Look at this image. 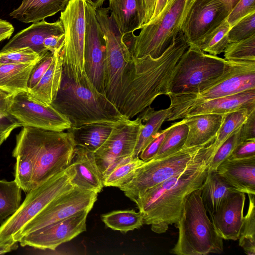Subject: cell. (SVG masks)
Segmentation results:
<instances>
[{
    "label": "cell",
    "instance_id": "cell-1",
    "mask_svg": "<svg viewBox=\"0 0 255 255\" xmlns=\"http://www.w3.org/2000/svg\"><path fill=\"white\" fill-rule=\"evenodd\" d=\"M188 47L180 32L157 58L132 56L125 69L115 103L124 117L131 119L158 96L170 93L176 66Z\"/></svg>",
    "mask_w": 255,
    "mask_h": 255
},
{
    "label": "cell",
    "instance_id": "cell-2",
    "mask_svg": "<svg viewBox=\"0 0 255 255\" xmlns=\"http://www.w3.org/2000/svg\"><path fill=\"white\" fill-rule=\"evenodd\" d=\"M210 155L191 164L184 170L150 188L135 203L144 224L157 234L165 232L179 220L188 196L201 188L207 176Z\"/></svg>",
    "mask_w": 255,
    "mask_h": 255
},
{
    "label": "cell",
    "instance_id": "cell-3",
    "mask_svg": "<svg viewBox=\"0 0 255 255\" xmlns=\"http://www.w3.org/2000/svg\"><path fill=\"white\" fill-rule=\"evenodd\" d=\"M51 105L70 121L71 127L114 124L125 118L106 95L96 89L86 73L79 81L68 78L63 73L61 87Z\"/></svg>",
    "mask_w": 255,
    "mask_h": 255
},
{
    "label": "cell",
    "instance_id": "cell-4",
    "mask_svg": "<svg viewBox=\"0 0 255 255\" xmlns=\"http://www.w3.org/2000/svg\"><path fill=\"white\" fill-rule=\"evenodd\" d=\"M76 145L71 128L63 131L22 127L16 135L14 148L34 158L32 189L69 166Z\"/></svg>",
    "mask_w": 255,
    "mask_h": 255
},
{
    "label": "cell",
    "instance_id": "cell-5",
    "mask_svg": "<svg viewBox=\"0 0 255 255\" xmlns=\"http://www.w3.org/2000/svg\"><path fill=\"white\" fill-rule=\"evenodd\" d=\"M177 242L170 253L177 255L222 254L223 239L216 232L201 198V188L192 192L184 205L179 220Z\"/></svg>",
    "mask_w": 255,
    "mask_h": 255
},
{
    "label": "cell",
    "instance_id": "cell-6",
    "mask_svg": "<svg viewBox=\"0 0 255 255\" xmlns=\"http://www.w3.org/2000/svg\"><path fill=\"white\" fill-rule=\"evenodd\" d=\"M255 89V61L228 60L224 72L195 92L171 94L170 113L166 121L180 119L187 111L204 102Z\"/></svg>",
    "mask_w": 255,
    "mask_h": 255
},
{
    "label": "cell",
    "instance_id": "cell-7",
    "mask_svg": "<svg viewBox=\"0 0 255 255\" xmlns=\"http://www.w3.org/2000/svg\"><path fill=\"white\" fill-rule=\"evenodd\" d=\"M196 0H175L161 15L143 25L138 36L133 32L124 35L132 55L160 56L181 32L186 16Z\"/></svg>",
    "mask_w": 255,
    "mask_h": 255
},
{
    "label": "cell",
    "instance_id": "cell-8",
    "mask_svg": "<svg viewBox=\"0 0 255 255\" xmlns=\"http://www.w3.org/2000/svg\"><path fill=\"white\" fill-rule=\"evenodd\" d=\"M75 173L71 163L64 170L26 193L18 209L0 226V247L15 244L14 237L27 223L52 201L74 188L71 179Z\"/></svg>",
    "mask_w": 255,
    "mask_h": 255
},
{
    "label": "cell",
    "instance_id": "cell-9",
    "mask_svg": "<svg viewBox=\"0 0 255 255\" xmlns=\"http://www.w3.org/2000/svg\"><path fill=\"white\" fill-rule=\"evenodd\" d=\"M209 144L183 146L167 156L144 162L136 170L132 179L120 190L135 203L147 190L181 172L191 164L211 156L207 149Z\"/></svg>",
    "mask_w": 255,
    "mask_h": 255
},
{
    "label": "cell",
    "instance_id": "cell-10",
    "mask_svg": "<svg viewBox=\"0 0 255 255\" xmlns=\"http://www.w3.org/2000/svg\"><path fill=\"white\" fill-rule=\"evenodd\" d=\"M228 60L189 46L176 66L170 85L171 94L195 92L225 71Z\"/></svg>",
    "mask_w": 255,
    "mask_h": 255
},
{
    "label": "cell",
    "instance_id": "cell-11",
    "mask_svg": "<svg viewBox=\"0 0 255 255\" xmlns=\"http://www.w3.org/2000/svg\"><path fill=\"white\" fill-rule=\"evenodd\" d=\"M85 0H71L59 18L64 31L60 52L63 74L75 81H80L85 74Z\"/></svg>",
    "mask_w": 255,
    "mask_h": 255
},
{
    "label": "cell",
    "instance_id": "cell-12",
    "mask_svg": "<svg viewBox=\"0 0 255 255\" xmlns=\"http://www.w3.org/2000/svg\"><path fill=\"white\" fill-rule=\"evenodd\" d=\"M95 11L106 43L105 93L115 105L125 69L132 55L113 16L110 14L109 8L101 7Z\"/></svg>",
    "mask_w": 255,
    "mask_h": 255
},
{
    "label": "cell",
    "instance_id": "cell-13",
    "mask_svg": "<svg viewBox=\"0 0 255 255\" xmlns=\"http://www.w3.org/2000/svg\"><path fill=\"white\" fill-rule=\"evenodd\" d=\"M143 124L137 117L126 118L116 122L104 143L94 152L103 180L114 168L132 158Z\"/></svg>",
    "mask_w": 255,
    "mask_h": 255
},
{
    "label": "cell",
    "instance_id": "cell-14",
    "mask_svg": "<svg viewBox=\"0 0 255 255\" xmlns=\"http://www.w3.org/2000/svg\"><path fill=\"white\" fill-rule=\"evenodd\" d=\"M98 193L78 187L52 201L36 217L27 223L14 237L18 243L23 236L71 217L81 211H91L97 200Z\"/></svg>",
    "mask_w": 255,
    "mask_h": 255
},
{
    "label": "cell",
    "instance_id": "cell-15",
    "mask_svg": "<svg viewBox=\"0 0 255 255\" xmlns=\"http://www.w3.org/2000/svg\"><path fill=\"white\" fill-rule=\"evenodd\" d=\"M21 127H30L57 131L71 128L70 121L51 105H45L28 92L13 94L8 112Z\"/></svg>",
    "mask_w": 255,
    "mask_h": 255
},
{
    "label": "cell",
    "instance_id": "cell-16",
    "mask_svg": "<svg viewBox=\"0 0 255 255\" xmlns=\"http://www.w3.org/2000/svg\"><path fill=\"white\" fill-rule=\"evenodd\" d=\"M106 43L95 10L86 2L84 61L85 73L96 89L105 94Z\"/></svg>",
    "mask_w": 255,
    "mask_h": 255
},
{
    "label": "cell",
    "instance_id": "cell-17",
    "mask_svg": "<svg viewBox=\"0 0 255 255\" xmlns=\"http://www.w3.org/2000/svg\"><path fill=\"white\" fill-rule=\"evenodd\" d=\"M89 210L81 211L71 217L27 234L18 243L40 250L54 251L62 244L69 242L86 231V219Z\"/></svg>",
    "mask_w": 255,
    "mask_h": 255
},
{
    "label": "cell",
    "instance_id": "cell-18",
    "mask_svg": "<svg viewBox=\"0 0 255 255\" xmlns=\"http://www.w3.org/2000/svg\"><path fill=\"white\" fill-rule=\"evenodd\" d=\"M229 13L218 0H196L181 29L189 46L218 25Z\"/></svg>",
    "mask_w": 255,
    "mask_h": 255
},
{
    "label": "cell",
    "instance_id": "cell-19",
    "mask_svg": "<svg viewBox=\"0 0 255 255\" xmlns=\"http://www.w3.org/2000/svg\"><path fill=\"white\" fill-rule=\"evenodd\" d=\"M245 193L235 192L221 202L216 211L210 216L217 234L224 240L239 239L244 223Z\"/></svg>",
    "mask_w": 255,
    "mask_h": 255
},
{
    "label": "cell",
    "instance_id": "cell-20",
    "mask_svg": "<svg viewBox=\"0 0 255 255\" xmlns=\"http://www.w3.org/2000/svg\"><path fill=\"white\" fill-rule=\"evenodd\" d=\"M63 33L64 29L60 20L53 23L44 20L33 22L30 26L16 34L0 52L29 47L42 56L48 51L44 46V39L51 35Z\"/></svg>",
    "mask_w": 255,
    "mask_h": 255
},
{
    "label": "cell",
    "instance_id": "cell-21",
    "mask_svg": "<svg viewBox=\"0 0 255 255\" xmlns=\"http://www.w3.org/2000/svg\"><path fill=\"white\" fill-rule=\"evenodd\" d=\"M71 163L75 173L71 179L75 186L99 193L104 187L103 176L97 166L94 153L76 146Z\"/></svg>",
    "mask_w": 255,
    "mask_h": 255
},
{
    "label": "cell",
    "instance_id": "cell-22",
    "mask_svg": "<svg viewBox=\"0 0 255 255\" xmlns=\"http://www.w3.org/2000/svg\"><path fill=\"white\" fill-rule=\"evenodd\" d=\"M216 171L237 191L255 195V156L240 159L227 158L217 167Z\"/></svg>",
    "mask_w": 255,
    "mask_h": 255
},
{
    "label": "cell",
    "instance_id": "cell-23",
    "mask_svg": "<svg viewBox=\"0 0 255 255\" xmlns=\"http://www.w3.org/2000/svg\"><path fill=\"white\" fill-rule=\"evenodd\" d=\"M255 107V89L213 99L185 112L180 119L201 114L227 115L244 108Z\"/></svg>",
    "mask_w": 255,
    "mask_h": 255
},
{
    "label": "cell",
    "instance_id": "cell-24",
    "mask_svg": "<svg viewBox=\"0 0 255 255\" xmlns=\"http://www.w3.org/2000/svg\"><path fill=\"white\" fill-rule=\"evenodd\" d=\"M108 8L123 36L140 29L145 23L144 0H109Z\"/></svg>",
    "mask_w": 255,
    "mask_h": 255
},
{
    "label": "cell",
    "instance_id": "cell-25",
    "mask_svg": "<svg viewBox=\"0 0 255 255\" xmlns=\"http://www.w3.org/2000/svg\"><path fill=\"white\" fill-rule=\"evenodd\" d=\"M226 115L201 114L185 119L188 131L184 146L209 144L215 139Z\"/></svg>",
    "mask_w": 255,
    "mask_h": 255
},
{
    "label": "cell",
    "instance_id": "cell-26",
    "mask_svg": "<svg viewBox=\"0 0 255 255\" xmlns=\"http://www.w3.org/2000/svg\"><path fill=\"white\" fill-rule=\"evenodd\" d=\"M62 49L53 53L52 62L45 74L28 92L42 103L50 105L55 99L61 87L63 77Z\"/></svg>",
    "mask_w": 255,
    "mask_h": 255
},
{
    "label": "cell",
    "instance_id": "cell-27",
    "mask_svg": "<svg viewBox=\"0 0 255 255\" xmlns=\"http://www.w3.org/2000/svg\"><path fill=\"white\" fill-rule=\"evenodd\" d=\"M71 0H22L10 14L24 23L39 21L64 10Z\"/></svg>",
    "mask_w": 255,
    "mask_h": 255
},
{
    "label": "cell",
    "instance_id": "cell-28",
    "mask_svg": "<svg viewBox=\"0 0 255 255\" xmlns=\"http://www.w3.org/2000/svg\"><path fill=\"white\" fill-rule=\"evenodd\" d=\"M237 191L224 180L216 171L208 170L201 187V198L209 215L215 212L229 194Z\"/></svg>",
    "mask_w": 255,
    "mask_h": 255
},
{
    "label": "cell",
    "instance_id": "cell-29",
    "mask_svg": "<svg viewBox=\"0 0 255 255\" xmlns=\"http://www.w3.org/2000/svg\"><path fill=\"white\" fill-rule=\"evenodd\" d=\"M169 113V107L155 110L150 106L139 113L138 117L141 119L143 126L133 151L134 158L138 157L140 153L153 139Z\"/></svg>",
    "mask_w": 255,
    "mask_h": 255
},
{
    "label": "cell",
    "instance_id": "cell-30",
    "mask_svg": "<svg viewBox=\"0 0 255 255\" xmlns=\"http://www.w3.org/2000/svg\"><path fill=\"white\" fill-rule=\"evenodd\" d=\"M35 64H0V88L12 94L28 92V80Z\"/></svg>",
    "mask_w": 255,
    "mask_h": 255
},
{
    "label": "cell",
    "instance_id": "cell-31",
    "mask_svg": "<svg viewBox=\"0 0 255 255\" xmlns=\"http://www.w3.org/2000/svg\"><path fill=\"white\" fill-rule=\"evenodd\" d=\"M115 124L96 123L71 127L76 146L94 152L106 140Z\"/></svg>",
    "mask_w": 255,
    "mask_h": 255
},
{
    "label": "cell",
    "instance_id": "cell-32",
    "mask_svg": "<svg viewBox=\"0 0 255 255\" xmlns=\"http://www.w3.org/2000/svg\"><path fill=\"white\" fill-rule=\"evenodd\" d=\"M231 28L226 17L218 25L189 46L217 56L224 52L229 43L228 33Z\"/></svg>",
    "mask_w": 255,
    "mask_h": 255
},
{
    "label": "cell",
    "instance_id": "cell-33",
    "mask_svg": "<svg viewBox=\"0 0 255 255\" xmlns=\"http://www.w3.org/2000/svg\"><path fill=\"white\" fill-rule=\"evenodd\" d=\"M101 220L112 230L127 233L140 228L143 224V216L134 210H116L102 214Z\"/></svg>",
    "mask_w": 255,
    "mask_h": 255
},
{
    "label": "cell",
    "instance_id": "cell-34",
    "mask_svg": "<svg viewBox=\"0 0 255 255\" xmlns=\"http://www.w3.org/2000/svg\"><path fill=\"white\" fill-rule=\"evenodd\" d=\"M254 110H255V107L244 108L226 115L214 140L208 145L211 152V159L221 145L241 126Z\"/></svg>",
    "mask_w": 255,
    "mask_h": 255
},
{
    "label": "cell",
    "instance_id": "cell-35",
    "mask_svg": "<svg viewBox=\"0 0 255 255\" xmlns=\"http://www.w3.org/2000/svg\"><path fill=\"white\" fill-rule=\"evenodd\" d=\"M21 189L14 180L0 179V224L18 209L21 204Z\"/></svg>",
    "mask_w": 255,
    "mask_h": 255
},
{
    "label": "cell",
    "instance_id": "cell-36",
    "mask_svg": "<svg viewBox=\"0 0 255 255\" xmlns=\"http://www.w3.org/2000/svg\"><path fill=\"white\" fill-rule=\"evenodd\" d=\"M249 206L244 216L242 231L239 238V246L248 255H255V198L249 194Z\"/></svg>",
    "mask_w": 255,
    "mask_h": 255
},
{
    "label": "cell",
    "instance_id": "cell-37",
    "mask_svg": "<svg viewBox=\"0 0 255 255\" xmlns=\"http://www.w3.org/2000/svg\"><path fill=\"white\" fill-rule=\"evenodd\" d=\"M188 128L185 124V119L175 123L169 129L156 155L153 159L167 156L182 147L185 142Z\"/></svg>",
    "mask_w": 255,
    "mask_h": 255
},
{
    "label": "cell",
    "instance_id": "cell-38",
    "mask_svg": "<svg viewBox=\"0 0 255 255\" xmlns=\"http://www.w3.org/2000/svg\"><path fill=\"white\" fill-rule=\"evenodd\" d=\"M144 162L137 157L120 164L104 178V186L120 188L132 179L136 170Z\"/></svg>",
    "mask_w": 255,
    "mask_h": 255
},
{
    "label": "cell",
    "instance_id": "cell-39",
    "mask_svg": "<svg viewBox=\"0 0 255 255\" xmlns=\"http://www.w3.org/2000/svg\"><path fill=\"white\" fill-rule=\"evenodd\" d=\"M16 158L14 166V180L25 193L32 189V178L35 161L33 158L24 153L12 154Z\"/></svg>",
    "mask_w": 255,
    "mask_h": 255
},
{
    "label": "cell",
    "instance_id": "cell-40",
    "mask_svg": "<svg viewBox=\"0 0 255 255\" xmlns=\"http://www.w3.org/2000/svg\"><path fill=\"white\" fill-rule=\"evenodd\" d=\"M223 52L227 60L255 61V35L229 43Z\"/></svg>",
    "mask_w": 255,
    "mask_h": 255
},
{
    "label": "cell",
    "instance_id": "cell-41",
    "mask_svg": "<svg viewBox=\"0 0 255 255\" xmlns=\"http://www.w3.org/2000/svg\"><path fill=\"white\" fill-rule=\"evenodd\" d=\"M255 35V11L242 18L232 26L228 33L229 43Z\"/></svg>",
    "mask_w": 255,
    "mask_h": 255
},
{
    "label": "cell",
    "instance_id": "cell-42",
    "mask_svg": "<svg viewBox=\"0 0 255 255\" xmlns=\"http://www.w3.org/2000/svg\"><path fill=\"white\" fill-rule=\"evenodd\" d=\"M41 57L29 47L0 52V64L34 63Z\"/></svg>",
    "mask_w": 255,
    "mask_h": 255
},
{
    "label": "cell",
    "instance_id": "cell-43",
    "mask_svg": "<svg viewBox=\"0 0 255 255\" xmlns=\"http://www.w3.org/2000/svg\"><path fill=\"white\" fill-rule=\"evenodd\" d=\"M240 128L241 127L224 141L216 152L209 163L208 170L216 171L217 167L229 158L237 146L241 142Z\"/></svg>",
    "mask_w": 255,
    "mask_h": 255
},
{
    "label": "cell",
    "instance_id": "cell-44",
    "mask_svg": "<svg viewBox=\"0 0 255 255\" xmlns=\"http://www.w3.org/2000/svg\"><path fill=\"white\" fill-rule=\"evenodd\" d=\"M171 124L165 129L159 131L151 142L142 150L139 155L140 159L144 162L153 159L157 154L169 129L174 125Z\"/></svg>",
    "mask_w": 255,
    "mask_h": 255
},
{
    "label": "cell",
    "instance_id": "cell-45",
    "mask_svg": "<svg viewBox=\"0 0 255 255\" xmlns=\"http://www.w3.org/2000/svg\"><path fill=\"white\" fill-rule=\"evenodd\" d=\"M53 59V53L48 51L36 63L28 80V89L34 87L38 82L50 66Z\"/></svg>",
    "mask_w": 255,
    "mask_h": 255
},
{
    "label": "cell",
    "instance_id": "cell-46",
    "mask_svg": "<svg viewBox=\"0 0 255 255\" xmlns=\"http://www.w3.org/2000/svg\"><path fill=\"white\" fill-rule=\"evenodd\" d=\"M254 11L255 0H239L227 17V20L232 27L242 18Z\"/></svg>",
    "mask_w": 255,
    "mask_h": 255
},
{
    "label": "cell",
    "instance_id": "cell-47",
    "mask_svg": "<svg viewBox=\"0 0 255 255\" xmlns=\"http://www.w3.org/2000/svg\"><path fill=\"white\" fill-rule=\"evenodd\" d=\"M21 125L11 116L0 113V146L15 128Z\"/></svg>",
    "mask_w": 255,
    "mask_h": 255
},
{
    "label": "cell",
    "instance_id": "cell-48",
    "mask_svg": "<svg viewBox=\"0 0 255 255\" xmlns=\"http://www.w3.org/2000/svg\"><path fill=\"white\" fill-rule=\"evenodd\" d=\"M254 156H255V139L240 142L228 158L240 159Z\"/></svg>",
    "mask_w": 255,
    "mask_h": 255
},
{
    "label": "cell",
    "instance_id": "cell-49",
    "mask_svg": "<svg viewBox=\"0 0 255 255\" xmlns=\"http://www.w3.org/2000/svg\"><path fill=\"white\" fill-rule=\"evenodd\" d=\"M241 142L255 139V110H253L240 128Z\"/></svg>",
    "mask_w": 255,
    "mask_h": 255
},
{
    "label": "cell",
    "instance_id": "cell-50",
    "mask_svg": "<svg viewBox=\"0 0 255 255\" xmlns=\"http://www.w3.org/2000/svg\"><path fill=\"white\" fill-rule=\"evenodd\" d=\"M64 39V33L51 35L44 39L43 45L47 50L54 53L62 48Z\"/></svg>",
    "mask_w": 255,
    "mask_h": 255
},
{
    "label": "cell",
    "instance_id": "cell-51",
    "mask_svg": "<svg viewBox=\"0 0 255 255\" xmlns=\"http://www.w3.org/2000/svg\"><path fill=\"white\" fill-rule=\"evenodd\" d=\"M13 94L0 88V113L8 114Z\"/></svg>",
    "mask_w": 255,
    "mask_h": 255
},
{
    "label": "cell",
    "instance_id": "cell-52",
    "mask_svg": "<svg viewBox=\"0 0 255 255\" xmlns=\"http://www.w3.org/2000/svg\"><path fill=\"white\" fill-rule=\"evenodd\" d=\"M174 0H157L154 11L149 21L161 15L171 5Z\"/></svg>",
    "mask_w": 255,
    "mask_h": 255
},
{
    "label": "cell",
    "instance_id": "cell-53",
    "mask_svg": "<svg viewBox=\"0 0 255 255\" xmlns=\"http://www.w3.org/2000/svg\"><path fill=\"white\" fill-rule=\"evenodd\" d=\"M14 31L13 25L5 20L0 19V42L8 39Z\"/></svg>",
    "mask_w": 255,
    "mask_h": 255
},
{
    "label": "cell",
    "instance_id": "cell-54",
    "mask_svg": "<svg viewBox=\"0 0 255 255\" xmlns=\"http://www.w3.org/2000/svg\"><path fill=\"white\" fill-rule=\"evenodd\" d=\"M156 1L157 0H144L146 10V17L144 24L148 23L152 16Z\"/></svg>",
    "mask_w": 255,
    "mask_h": 255
},
{
    "label": "cell",
    "instance_id": "cell-55",
    "mask_svg": "<svg viewBox=\"0 0 255 255\" xmlns=\"http://www.w3.org/2000/svg\"><path fill=\"white\" fill-rule=\"evenodd\" d=\"M17 243L0 247V255L4 254L16 249L18 247Z\"/></svg>",
    "mask_w": 255,
    "mask_h": 255
},
{
    "label": "cell",
    "instance_id": "cell-56",
    "mask_svg": "<svg viewBox=\"0 0 255 255\" xmlns=\"http://www.w3.org/2000/svg\"><path fill=\"white\" fill-rule=\"evenodd\" d=\"M222 2L230 11H231L233 7L239 1V0H218Z\"/></svg>",
    "mask_w": 255,
    "mask_h": 255
},
{
    "label": "cell",
    "instance_id": "cell-57",
    "mask_svg": "<svg viewBox=\"0 0 255 255\" xmlns=\"http://www.w3.org/2000/svg\"><path fill=\"white\" fill-rule=\"evenodd\" d=\"M85 1L87 3H89L95 10H96L102 6L105 0H85Z\"/></svg>",
    "mask_w": 255,
    "mask_h": 255
}]
</instances>
